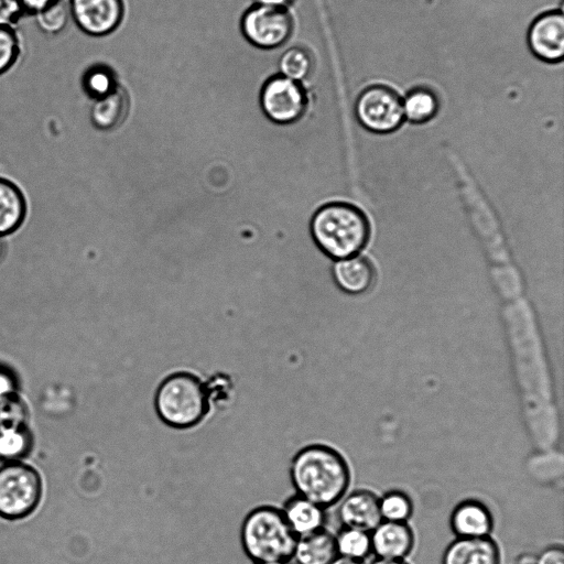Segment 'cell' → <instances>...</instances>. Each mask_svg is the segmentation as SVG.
Masks as SVG:
<instances>
[{
	"mask_svg": "<svg viewBox=\"0 0 564 564\" xmlns=\"http://www.w3.org/2000/svg\"><path fill=\"white\" fill-rule=\"evenodd\" d=\"M289 474L295 494L324 509L337 505L350 484L347 460L325 444L300 448L290 462Z\"/></svg>",
	"mask_w": 564,
	"mask_h": 564,
	"instance_id": "obj_1",
	"label": "cell"
},
{
	"mask_svg": "<svg viewBox=\"0 0 564 564\" xmlns=\"http://www.w3.org/2000/svg\"><path fill=\"white\" fill-rule=\"evenodd\" d=\"M154 409L167 426L187 430L199 425L209 414L212 400L208 386L191 371H175L159 383Z\"/></svg>",
	"mask_w": 564,
	"mask_h": 564,
	"instance_id": "obj_2",
	"label": "cell"
},
{
	"mask_svg": "<svg viewBox=\"0 0 564 564\" xmlns=\"http://www.w3.org/2000/svg\"><path fill=\"white\" fill-rule=\"evenodd\" d=\"M311 232L323 252L341 260L356 256L366 246L370 227L358 207L348 203H330L314 214Z\"/></svg>",
	"mask_w": 564,
	"mask_h": 564,
	"instance_id": "obj_3",
	"label": "cell"
},
{
	"mask_svg": "<svg viewBox=\"0 0 564 564\" xmlns=\"http://www.w3.org/2000/svg\"><path fill=\"white\" fill-rule=\"evenodd\" d=\"M240 540L246 555L254 563L292 561L297 536L286 522L281 508L263 505L245 517Z\"/></svg>",
	"mask_w": 564,
	"mask_h": 564,
	"instance_id": "obj_4",
	"label": "cell"
},
{
	"mask_svg": "<svg viewBox=\"0 0 564 564\" xmlns=\"http://www.w3.org/2000/svg\"><path fill=\"white\" fill-rule=\"evenodd\" d=\"M41 495L42 480L33 467L18 460L0 467V517L15 520L29 516Z\"/></svg>",
	"mask_w": 564,
	"mask_h": 564,
	"instance_id": "obj_5",
	"label": "cell"
},
{
	"mask_svg": "<svg viewBox=\"0 0 564 564\" xmlns=\"http://www.w3.org/2000/svg\"><path fill=\"white\" fill-rule=\"evenodd\" d=\"M241 30L252 45L274 48L291 36L293 20L286 9L257 4L245 13Z\"/></svg>",
	"mask_w": 564,
	"mask_h": 564,
	"instance_id": "obj_6",
	"label": "cell"
},
{
	"mask_svg": "<svg viewBox=\"0 0 564 564\" xmlns=\"http://www.w3.org/2000/svg\"><path fill=\"white\" fill-rule=\"evenodd\" d=\"M260 104L270 120L289 124L299 120L304 113L306 97L297 82L276 75L263 85Z\"/></svg>",
	"mask_w": 564,
	"mask_h": 564,
	"instance_id": "obj_7",
	"label": "cell"
},
{
	"mask_svg": "<svg viewBox=\"0 0 564 564\" xmlns=\"http://www.w3.org/2000/svg\"><path fill=\"white\" fill-rule=\"evenodd\" d=\"M356 113L367 129L386 133L395 130L403 120V105L389 88L375 86L365 90L357 104Z\"/></svg>",
	"mask_w": 564,
	"mask_h": 564,
	"instance_id": "obj_8",
	"label": "cell"
},
{
	"mask_svg": "<svg viewBox=\"0 0 564 564\" xmlns=\"http://www.w3.org/2000/svg\"><path fill=\"white\" fill-rule=\"evenodd\" d=\"M69 15L86 34L104 36L118 28L123 18L122 0H67Z\"/></svg>",
	"mask_w": 564,
	"mask_h": 564,
	"instance_id": "obj_9",
	"label": "cell"
},
{
	"mask_svg": "<svg viewBox=\"0 0 564 564\" xmlns=\"http://www.w3.org/2000/svg\"><path fill=\"white\" fill-rule=\"evenodd\" d=\"M343 527L371 532L380 522L379 497L367 489H357L345 495L337 509Z\"/></svg>",
	"mask_w": 564,
	"mask_h": 564,
	"instance_id": "obj_10",
	"label": "cell"
},
{
	"mask_svg": "<svg viewBox=\"0 0 564 564\" xmlns=\"http://www.w3.org/2000/svg\"><path fill=\"white\" fill-rule=\"evenodd\" d=\"M371 553L377 558L404 560L413 550L415 538L406 522L381 520L370 532Z\"/></svg>",
	"mask_w": 564,
	"mask_h": 564,
	"instance_id": "obj_11",
	"label": "cell"
},
{
	"mask_svg": "<svg viewBox=\"0 0 564 564\" xmlns=\"http://www.w3.org/2000/svg\"><path fill=\"white\" fill-rule=\"evenodd\" d=\"M529 45L540 58L549 62L564 55V17L552 12L536 19L529 31Z\"/></svg>",
	"mask_w": 564,
	"mask_h": 564,
	"instance_id": "obj_12",
	"label": "cell"
},
{
	"mask_svg": "<svg viewBox=\"0 0 564 564\" xmlns=\"http://www.w3.org/2000/svg\"><path fill=\"white\" fill-rule=\"evenodd\" d=\"M500 549L490 536L456 538L443 555L441 564H500Z\"/></svg>",
	"mask_w": 564,
	"mask_h": 564,
	"instance_id": "obj_13",
	"label": "cell"
},
{
	"mask_svg": "<svg viewBox=\"0 0 564 564\" xmlns=\"http://www.w3.org/2000/svg\"><path fill=\"white\" fill-rule=\"evenodd\" d=\"M449 523L457 538L490 536L494 517L481 501L466 499L453 509Z\"/></svg>",
	"mask_w": 564,
	"mask_h": 564,
	"instance_id": "obj_14",
	"label": "cell"
},
{
	"mask_svg": "<svg viewBox=\"0 0 564 564\" xmlns=\"http://www.w3.org/2000/svg\"><path fill=\"white\" fill-rule=\"evenodd\" d=\"M281 510L297 538L325 528L326 509L296 494L285 500Z\"/></svg>",
	"mask_w": 564,
	"mask_h": 564,
	"instance_id": "obj_15",
	"label": "cell"
},
{
	"mask_svg": "<svg viewBox=\"0 0 564 564\" xmlns=\"http://www.w3.org/2000/svg\"><path fill=\"white\" fill-rule=\"evenodd\" d=\"M337 556L335 534L323 528L297 538L292 560L296 564H330Z\"/></svg>",
	"mask_w": 564,
	"mask_h": 564,
	"instance_id": "obj_16",
	"label": "cell"
},
{
	"mask_svg": "<svg viewBox=\"0 0 564 564\" xmlns=\"http://www.w3.org/2000/svg\"><path fill=\"white\" fill-rule=\"evenodd\" d=\"M333 272L337 285L351 294L366 292L375 279V270L371 262L358 256L338 260L334 265Z\"/></svg>",
	"mask_w": 564,
	"mask_h": 564,
	"instance_id": "obj_17",
	"label": "cell"
},
{
	"mask_svg": "<svg viewBox=\"0 0 564 564\" xmlns=\"http://www.w3.org/2000/svg\"><path fill=\"white\" fill-rule=\"evenodd\" d=\"M129 111V96L124 88L117 86L110 94L95 99L90 119L100 130H111L120 126Z\"/></svg>",
	"mask_w": 564,
	"mask_h": 564,
	"instance_id": "obj_18",
	"label": "cell"
},
{
	"mask_svg": "<svg viewBox=\"0 0 564 564\" xmlns=\"http://www.w3.org/2000/svg\"><path fill=\"white\" fill-rule=\"evenodd\" d=\"M26 204L15 184L0 177V237L15 231L24 220Z\"/></svg>",
	"mask_w": 564,
	"mask_h": 564,
	"instance_id": "obj_19",
	"label": "cell"
},
{
	"mask_svg": "<svg viewBox=\"0 0 564 564\" xmlns=\"http://www.w3.org/2000/svg\"><path fill=\"white\" fill-rule=\"evenodd\" d=\"M338 556L364 562L371 554L370 532L343 527L335 535Z\"/></svg>",
	"mask_w": 564,
	"mask_h": 564,
	"instance_id": "obj_20",
	"label": "cell"
},
{
	"mask_svg": "<svg viewBox=\"0 0 564 564\" xmlns=\"http://www.w3.org/2000/svg\"><path fill=\"white\" fill-rule=\"evenodd\" d=\"M32 437L25 423L0 427V458L13 462L31 448Z\"/></svg>",
	"mask_w": 564,
	"mask_h": 564,
	"instance_id": "obj_21",
	"label": "cell"
},
{
	"mask_svg": "<svg viewBox=\"0 0 564 564\" xmlns=\"http://www.w3.org/2000/svg\"><path fill=\"white\" fill-rule=\"evenodd\" d=\"M437 107L435 95L427 89L419 88L405 98L403 112L409 120L420 123L430 120L436 113Z\"/></svg>",
	"mask_w": 564,
	"mask_h": 564,
	"instance_id": "obj_22",
	"label": "cell"
},
{
	"mask_svg": "<svg viewBox=\"0 0 564 564\" xmlns=\"http://www.w3.org/2000/svg\"><path fill=\"white\" fill-rule=\"evenodd\" d=\"M382 520L406 522L413 512L411 498L401 490H390L379 497Z\"/></svg>",
	"mask_w": 564,
	"mask_h": 564,
	"instance_id": "obj_23",
	"label": "cell"
},
{
	"mask_svg": "<svg viewBox=\"0 0 564 564\" xmlns=\"http://www.w3.org/2000/svg\"><path fill=\"white\" fill-rule=\"evenodd\" d=\"M313 67L310 53L302 47H291L280 59L281 75L300 82L308 76Z\"/></svg>",
	"mask_w": 564,
	"mask_h": 564,
	"instance_id": "obj_24",
	"label": "cell"
},
{
	"mask_svg": "<svg viewBox=\"0 0 564 564\" xmlns=\"http://www.w3.org/2000/svg\"><path fill=\"white\" fill-rule=\"evenodd\" d=\"M34 15L39 28L43 32L56 34L66 26L70 17L68 2L67 0H56Z\"/></svg>",
	"mask_w": 564,
	"mask_h": 564,
	"instance_id": "obj_25",
	"label": "cell"
},
{
	"mask_svg": "<svg viewBox=\"0 0 564 564\" xmlns=\"http://www.w3.org/2000/svg\"><path fill=\"white\" fill-rule=\"evenodd\" d=\"M85 91L94 99L101 98L117 88L113 72L106 66H94L84 76Z\"/></svg>",
	"mask_w": 564,
	"mask_h": 564,
	"instance_id": "obj_26",
	"label": "cell"
},
{
	"mask_svg": "<svg viewBox=\"0 0 564 564\" xmlns=\"http://www.w3.org/2000/svg\"><path fill=\"white\" fill-rule=\"evenodd\" d=\"M19 54L20 44L14 29L0 26V75L12 67Z\"/></svg>",
	"mask_w": 564,
	"mask_h": 564,
	"instance_id": "obj_27",
	"label": "cell"
},
{
	"mask_svg": "<svg viewBox=\"0 0 564 564\" xmlns=\"http://www.w3.org/2000/svg\"><path fill=\"white\" fill-rule=\"evenodd\" d=\"M23 14L19 0H0V26L13 28Z\"/></svg>",
	"mask_w": 564,
	"mask_h": 564,
	"instance_id": "obj_28",
	"label": "cell"
},
{
	"mask_svg": "<svg viewBox=\"0 0 564 564\" xmlns=\"http://www.w3.org/2000/svg\"><path fill=\"white\" fill-rule=\"evenodd\" d=\"M534 564H564V550L561 545H551L542 550Z\"/></svg>",
	"mask_w": 564,
	"mask_h": 564,
	"instance_id": "obj_29",
	"label": "cell"
},
{
	"mask_svg": "<svg viewBox=\"0 0 564 564\" xmlns=\"http://www.w3.org/2000/svg\"><path fill=\"white\" fill-rule=\"evenodd\" d=\"M15 390V380L11 372L7 369L0 368V399L13 395Z\"/></svg>",
	"mask_w": 564,
	"mask_h": 564,
	"instance_id": "obj_30",
	"label": "cell"
},
{
	"mask_svg": "<svg viewBox=\"0 0 564 564\" xmlns=\"http://www.w3.org/2000/svg\"><path fill=\"white\" fill-rule=\"evenodd\" d=\"M24 13L36 14L56 0H19Z\"/></svg>",
	"mask_w": 564,
	"mask_h": 564,
	"instance_id": "obj_31",
	"label": "cell"
},
{
	"mask_svg": "<svg viewBox=\"0 0 564 564\" xmlns=\"http://www.w3.org/2000/svg\"><path fill=\"white\" fill-rule=\"evenodd\" d=\"M258 4L272 7V8H280V9H286L288 6H290L294 0H256Z\"/></svg>",
	"mask_w": 564,
	"mask_h": 564,
	"instance_id": "obj_32",
	"label": "cell"
},
{
	"mask_svg": "<svg viewBox=\"0 0 564 564\" xmlns=\"http://www.w3.org/2000/svg\"><path fill=\"white\" fill-rule=\"evenodd\" d=\"M330 564H364V562L337 556Z\"/></svg>",
	"mask_w": 564,
	"mask_h": 564,
	"instance_id": "obj_33",
	"label": "cell"
},
{
	"mask_svg": "<svg viewBox=\"0 0 564 564\" xmlns=\"http://www.w3.org/2000/svg\"><path fill=\"white\" fill-rule=\"evenodd\" d=\"M370 564H409L404 560H383V558H376Z\"/></svg>",
	"mask_w": 564,
	"mask_h": 564,
	"instance_id": "obj_34",
	"label": "cell"
},
{
	"mask_svg": "<svg viewBox=\"0 0 564 564\" xmlns=\"http://www.w3.org/2000/svg\"><path fill=\"white\" fill-rule=\"evenodd\" d=\"M254 564H289L288 562H282V561H264V562H258V563H254Z\"/></svg>",
	"mask_w": 564,
	"mask_h": 564,
	"instance_id": "obj_35",
	"label": "cell"
},
{
	"mask_svg": "<svg viewBox=\"0 0 564 564\" xmlns=\"http://www.w3.org/2000/svg\"><path fill=\"white\" fill-rule=\"evenodd\" d=\"M2 253H3V241L0 237V258L2 257Z\"/></svg>",
	"mask_w": 564,
	"mask_h": 564,
	"instance_id": "obj_36",
	"label": "cell"
}]
</instances>
